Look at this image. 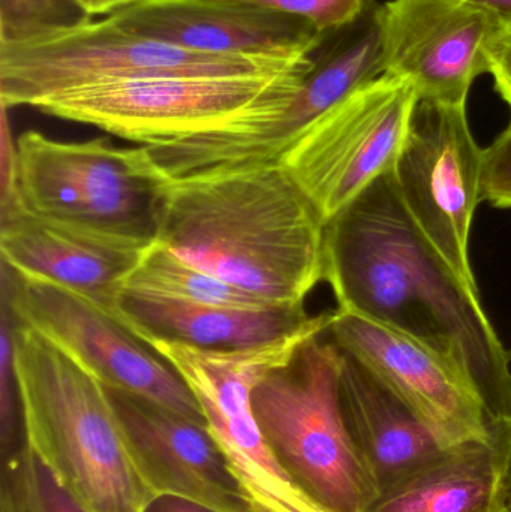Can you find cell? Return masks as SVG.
I'll use <instances>...</instances> for the list:
<instances>
[{"label": "cell", "instance_id": "1", "mask_svg": "<svg viewBox=\"0 0 511 512\" xmlns=\"http://www.w3.org/2000/svg\"><path fill=\"white\" fill-rule=\"evenodd\" d=\"M324 280L339 310L425 346L474 388L492 423L511 424V352L479 291L417 227L393 170L326 225Z\"/></svg>", "mask_w": 511, "mask_h": 512}, {"label": "cell", "instance_id": "2", "mask_svg": "<svg viewBox=\"0 0 511 512\" xmlns=\"http://www.w3.org/2000/svg\"><path fill=\"white\" fill-rule=\"evenodd\" d=\"M326 222L281 164L167 180L156 242L276 306H305L324 280Z\"/></svg>", "mask_w": 511, "mask_h": 512}, {"label": "cell", "instance_id": "3", "mask_svg": "<svg viewBox=\"0 0 511 512\" xmlns=\"http://www.w3.org/2000/svg\"><path fill=\"white\" fill-rule=\"evenodd\" d=\"M14 370L27 447L92 512H144L107 388L47 337L15 319Z\"/></svg>", "mask_w": 511, "mask_h": 512}, {"label": "cell", "instance_id": "4", "mask_svg": "<svg viewBox=\"0 0 511 512\" xmlns=\"http://www.w3.org/2000/svg\"><path fill=\"white\" fill-rule=\"evenodd\" d=\"M314 62L230 77L123 78L60 93L35 108L143 146L221 132L258 134L284 116Z\"/></svg>", "mask_w": 511, "mask_h": 512}, {"label": "cell", "instance_id": "5", "mask_svg": "<svg viewBox=\"0 0 511 512\" xmlns=\"http://www.w3.org/2000/svg\"><path fill=\"white\" fill-rule=\"evenodd\" d=\"M342 351L314 337L252 391V411L291 480L327 512H368L377 490L345 421Z\"/></svg>", "mask_w": 511, "mask_h": 512}, {"label": "cell", "instance_id": "6", "mask_svg": "<svg viewBox=\"0 0 511 512\" xmlns=\"http://www.w3.org/2000/svg\"><path fill=\"white\" fill-rule=\"evenodd\" d=\"M329 312L312 316L299 330L239 349H209L176 340L146 342L194 394L207 427L218 442L255 512H327L282 468L252 411V391L293 360L308 340L326 333Z\"/></svg>", "mask_w": 511, "mask_h": 512}, {"label": "cell", "instance_id": "7", "mask_svg": "<svg viewBox=\"0 0 511 512\" xmlns=\"http://www.w3.org/2000/svg\"><path fill=\"white\" fill-rule=\"evenodd\" d=\"M314 56L273 59L197 53L129 32L108 15L26 41L0 44V102L6 108H35L60 93L123 78L288 71L309 65Z\"/></svg>", "mask_w": 511, "mask_h": 512}, {"label": "cell", "instance_id": "8", "mask_svg": "<svg viewBox=\"0 0 511 512\" xmlns=\"http://www.w3.org/2000/svg\"><path fill=\"white\" fill-rule=\"evenodd\" d=\"M167 182L146 146L110 138L57 141L41 132L17 138V200L30 212L122 236L156 240Z\"/></svg>", "mask_w": 511, "mask_h": 512}, {"label": "cell", "instance_id": "9", "mask_svg": "<svg viewBox=\"0 0 511 512\" xmlns=\"http://www.w3.org/2000/svg\"><path fill=\"white\" fill-rule=\"evenodd\" d=\"M417 102L410 81L383 74L315 120L282 156L326 225L395 170Z\"/></svg>", "mask_w": 511, "mask_h": 512}, {"label": "cell", "instance_id": "10", "mask_svg": "<svg viewBox=\"0 0 511 512\" xmlns=\"http://www.w3.org/2000/svg\"><path fill=\"white\" fill-rule=\"evenodd\" d=\"M2 300L20 324L47 337L104 387L152 400L207 426L182 376L119 319L86 298L2 264Z\"/></svg>", "mask_w": 511, "mask_h": 512}, {"label": "cell", "instance_id": "11", "mask_svg": "<svg viewBox=\"0 0 511 512\" xmlns=\"http://www.w3.org/2000/svg\"><path fill=\"white\" fill-rule=\"evenodd\" d=\"M485 149L477 144L467 105L417 102L395 179L417 227L473 289L470 262L474 213L482 203Z\"/></svg>", "mask_w": 511, "mask_h": 512}, {"label": "cell", "instance_id": "12", "mask_svg": "<svg viewBox=\"0 0 511 512\" xmlns=\"http://www.w3.org/2000/svg\"><path fill=\"white\" fill-rule=\"evenodd\" d=\"M381 5L368 0L357 20L329 33L314 66L284 116L258 134H207L171 143L167 161L176 176L279 164L309 125L384 74Z\"/></svg>", "mask_w": 511, "mask_h": 512}, {"label": "cell", "instance_id": "13", "mask_svg": "<svg viewBox=\"0 0 511 512\" xmlns=\"http://www.w3.org/2000/svg\"><path fill=\"white\" fill-rule=\"evenodd\" d=\"M380 27L384 74L410 81L419 101L467 105L504 24L465 0H389Z\"/></svg>", "mask_w": 511, "mask_h": 512}, {"label": "cell", "instance_id": "14", "mask_svg": "<svg viewBox=\"0 0 511 512\" xmlns=\"http://www.w3.org/2000/svg\"><path fill=\"white\" fill-rule=\"evenodd\" d=\"M326 336L383 382L444 444L486 438L500 427L455 369L404 334L336 309Z\"/></svg>", "mask_w": 511, "mask_h": 512}, {"label": "cell", "instance_id": "15", "mask_svg": "<svg viewBox=\"0 0 511 512\" xmlns=\"http://www.w3.org/2000/svg\"><path fill=\"white\" fill-rule=\"evenodd\" d=\"M155 242L38 215L17 198L0 209L2 264L63 286L116 319L126 280Z\"/></svg>", "mask_w": 511, "mask_h": 512}, {"label": "cell", "instance_id": "16", "mask_svg": "<svg viewBox=\"0 0 511 512\" xmlns=\"http://www.w3.org/2000/svg\"><path fill=\"white\" fill-rule=\"evenodd\" d=\"M107 393L152 498L176 496L219 512H255L206 424L126 391Z\"/></svg>", "mask_w": 511, "mask_h": 512}, {"label": "cell", "instance_id": "17", "mask_svg": "<svg viewBox=\"0 0 511 512\" xmlns=\"http://www.w3.org/2000/svg\"><path fill=\"white\" fill-rule=\"evenodd\" d=\"M111 17L153 41L231 56L305 59L327 36L302 18L221 0H137Z\"/></svg>", "mask_w": 511, "mask_h": 512}, {"label": "cell", "instance_id": "18", "mask_svg": "<svg viewBox=\"0 0 511 512\" xmlns=\"http://www.w3.org/2000/svg\"><path fill=\"white\" fill-rule=\"evenodd\" d=\"M511 424L444 448L377 496L368 512H511L506 462Z\"/></svg>", "mask_w": 511, "mask_h": 512}, {"label": "cell", "instance_id": "19", "mask_svg": "<svg viewBox=\"0 0 511 512\" xmlns=\"http://www.w3.org/2000/svg\"><path fill=\"white\" fill-rule=\"evenodd\" d=\"M341 402L377 496L449 447L383 382L345 352Z\"/></svg>", "mask_w": 511, "mask_h": 512}, {"label": "cell", "instance_id": "20", "mask_svg": "<svg viewBox=\"0 0 511 512\" xmlns=\"http://www.w3.org/2000/svg\"><path fill=\"white\" fill-rule=\"evenodd\" d=\"M117 318L143 342L176 340L209 349H239L287 336L311 321L305 306L263 310L180 303L122 292Z\"/></svg>", "mask_w": 511, "mask_h": 512}, {"label": "cell", "instance_id": "21", "mask_svg": "<svg viewBox=\"0 0 511 512\" xmlns=\"http://www.w3.org/2000/svg\"><path fill=\"white\" fill-rule=\"evenodd\" d=\"M123 291L144 297L230 309L279 307L195 267L158 242L153 243L138 267L132 271Z\"/></svg>", "mask_w": 511, "mask_h": 512}, {"label": "cell", "instance_id": "22", "mask_svg": "<svg viewBox=\"0 0 511 512\" xmlns=\"http://www.w3.org/2000/svg\"><path fill=\"white\" fill-rule=\"evenodd\" d=\"M0 512L92 511L57 480L26 444L17 460L0 466Z\"/></svg>", "mask_w": 511, "mask_h": 512}, {"label": "cell", "instance_id": "23", "mask_svg": "<svg viewBox=\"0 0 511 512\" xmlns=\"http://www.w3.org/2000/svg\"><path fill=\"white\" fill-rule=\"evenodd\" d=\"M90 20L72 0H0V44Z\"/></svg>", "mask_w": 511, "mask_h": 512}, {"label": "cell", "instance_id": "24", "mask_svg": "<svg viewBox=\"0 0 511 512\" xmlns=\"http://www.w3.org/2000/svg\"><path fill=\"white\" fill-rule=\"evenodd\" d=\"M15 318L2 300L0 324V463L17 459L23 451V424L14 370Z\"/></svg>", "mask_w": 511, "mask_h": 512}, {"label": "cell", "instance_id": "25", "mask_svg": "<svg viewBox=\"0 0 511 512\" xmlns=\"http://www.w3.org/2000/svg\"><path fill=\"white\" fill-rule=\"evenodd\" d=\"M302 18L320 33L338 32L360 17L368 0H221Z\"/></svg>", "mask_w": 511, "mask_h": 512}, {"label": "cell", "instance_id": "26", "mask_svg": "<svg viewBox=\"0 0 511 512\" xmlns=\"http://www.w3.org/2000/svg\"><path fill=\"white\" fill-rule=\"evenodd\" d=\"M483 198L498 209H511V125L485 150Z\"/></svg>", "mask_w": 511, "mask_h": 512}, {"label": "cell", "instance_id": "27", "mask_svg": "<svg viewBox=\"0 0 511 512\" xmlns=\"http://www.w3.org/2000/svg\"><path fill=\"white\" fill-rule=\"evenodd\" d=\"M8 108L2 105L0 125V209L9 206L17 197V141L12 140Z\"/></svg>", "mask_w": 511, "mask_h": 512}, {"label": "cell", "instance_id": "28", "mask_svg": "<svg viewBox=\"0 0 511 512\" xmlns=\"http://www.w3.org/2000/svg\"><path fill=\"white\" fill-rule=\"evenodd\" d=\"M489 74L494 78L495 92L511 111V26H504L492 44L489 51Z\"/></svg>", "mask_w": 511, "mask_h": 512}, {"label": "cell", "instance_id": "29", "mask_svg": "<svg viewBox=\"0 0 511 512\" xmlns=\"http://www.w3.org/2000/svg\"><path fill=\"white\" fill-rule=\"evenodd\" d=\"M144 512H219L206 505L188 501V499L176 498V496H156L147 504Z\"/></svg>", "mask_w": 511, "mask_h": 512}, {"label": "cell", "instance_id": "30", "mask_svg": "<svg viewBox=\"0 0 511 512\" xmlns=\"http://www.w3.org/2000/svg\"><path fill=\"white\" fill-rule=\"evenodd\" d=\"M87 17L98 15H113L114 12L132 5L137 0H72Z\"/></svg>", "mask_w": 511, "mask_h": 512}, {"label": "cell", "instance_id": "31", "mask_svg": "<svg viewBox=\"0 0 511 512\" xmlns=\"http://www.w3.org/2000/svg\"><path fill=\"white\" fill-rule=\"evenodd\" d=\"M494 12L504 26H511V0H465Z\"/></svg>", "mask_w": 511, "mask_h": 512}, {"label": "cell", "instance_id": "32", "mask_svg": "<svg viewBox=\"0 0 511 512\" xmlns=\"http://www.w3.org/2000/svg\"><path fill=\"white\" fill-rule=\"evenodd\" d=\"M506 489H507V495H509L510 505H511V442H510L509 454H507V462H506Z\"/></svg>", "mask_w": 511, "mask_h": 512}]
</instances>
